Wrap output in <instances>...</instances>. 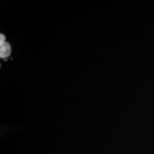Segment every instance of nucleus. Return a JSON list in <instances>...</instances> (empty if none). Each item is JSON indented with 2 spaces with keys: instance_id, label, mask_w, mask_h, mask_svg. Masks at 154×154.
<instances>
[{
  "instance_id": "obj_1",
  "label": "nucleus",
  "mask_w": 154,
  "mask_h": 154,
  "mask_svg": "<svg viewBox=\"0 0 154 154\" xmlns=\"http://www.w3.org/2000/svg\"><path fill=\"white\" fill-rule=\"evenodd\" d=\"M11 53V45L8 42H5L0 45V57L2 59H6L10 56Z\"/></svg>"
},
{
  "instance_id": "obj_2",
  "label": "nucleus",
  "mask_w": 154,
  "mask_h": 154,
  "mask_svg": "<svg viewBox=\"0 0 154 154\" xmlns=\"http://www.w3.org/2000/svg\"><path fill=\"white\" fill-rule=\"evenodd\" d=\"M5 42H5V36L3 34H1V35H0V45L3 44Z\"/></svg>"
}]
</instances>
